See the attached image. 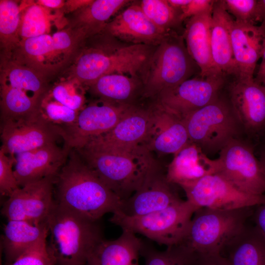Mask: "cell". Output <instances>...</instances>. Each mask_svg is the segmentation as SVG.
<instances>
[{
  "mask_svg": "<svg viewBox=\"0 0 265 265\" xmlns=\"http://www.w3.org/2000/svg\"><path fill=\"white\" fill-rule=\"evenodd\" d=\"M54 201L87 219L99 221L120 211L122 201L87 165L75 149L70 150L54 184Z\"/></svg>",
  "mask_w": 265,
  "mask_h": 265,
  "instance_id": "6da1fadb",
  "label": "cell"
},
{
  "mask_svg": "<svg viewBox=\"0 0 265 265\" xmlns=\"http://www.w3.org/2000/svg\"><path fill=\"white\" fill-rule=\"evenodd\" d=\"M87 165L124 201L141 186L158 163L145 146L75 149Z\"/></svg>",
  "mask_w": 265,
  "mask_h": 265,
  "instance_id": "7a4b0ae2",
  "label": "cell"
},
{
  "mask_svg": "<svg viewBox=\"0 0 265 265\" xmlns=\"http://www.w3.org/2000/svg\"><path fill=\"white\" fill-rule=\"evenodd\" d=\"M48 251L55 265H86L103 239L99 221L81 216L55 202L47 219Z\"/></svg>",
  "mask_w": 265,
  "mask_h": 265,
  "instance_id": "3957f363",
  "label": "cell"
},
{
  "mask_svg": "<svg viewBox=\"0 0 265 265\" xmlns=\"http://www.w3.org/2000/svg\"><path fill=\"white\" fill-rule=\"evenodd\" d=\"M255 207L232 210L198 209L183 238L175 246L196 260L221 254L228 242L247 223Z\"/></svg>",
  "mask_w": 265,
  "mask_h": 265,
  "instance_id": "277c9868",
  "label": "cell"
},
{
  "mask_svg": "<svg viewBox=\"0 0 265 265\" xmlns=\"http://www.w3.org/2000/svg\"><path fill=\"white\" fill-rule=\"evenodd\" d=\"M150 56V48L144 44L90 48L78 57L72 69L71 78L88 86L109 74L135 78L148 65Z\"/></svg>",
  "mask_w": 265,
  "mask_h": 265,
  "instance_id": "5b68a950",
  "label": "cell"
},
{
  "mask_svg": "<svg viewBox=\"0 0 265 265\" xmlns=\"http://www.w3.org/2000/svg\"><path fill=\"white\" fill-rule=\"evenodd\" d=\"M85 37L81 30L69 27L52 34L27 38L21 41L10 59L46 77L68 62Z\"/></svg>",
  "mask_w": 265,
  "mask_h": 265,
  "instance_id": "8992f818",
  "label": "cell"
},
{
  "mask_svg": "<svg viewBox=\"0 0 265 265\" xmlns=\"http://www.w3.org/2000/svg\"><path fill=\"white\" fill-rule=\"evenodd\" d=\"M197 210L186 200L164 209L139 216L116 212L109 220L122 230L141 234L168 247L176 245L181 240Z\"/></svg>",
  "mask_w": 265,
  "mask_h": 265,
  "instance_id": "52a82bcc",
  "label": "cell"
},
{
  "mask_svg": "<svg viewBox=\"0 0 265 265\" xmlns=\"http://www.w3.org/2000/svg\"><path fill=\"white\" fill-rule=\"evenodd\" d=\"M148 64L142 90L146 97L178 85L188 79L198 67L187 51L183 36L172 33L166 34Z\"/></svg>",
  "mask_w": 265,
  "mask_h": 265,
  "instance_id": "ba28073f",
  "label": "cell"
},
{
  "mask_svg": "<svg viewBox=\"0 0 265 265\" xmlns=\"http://www.w3.org/2000/svg\"><path fill=\"white\" fill-rule=\"evenodd\" d=\"M237 119L229 99L219 96L184 119L189 140L204 152L220 151L235 134Z\"/></svg>",
  "mask_w": 265,
  "mask_h": 265,
  "instance_id": "9c48e42d",
  "label": "cell"
},
{
  "mask_svg": "<svg viewBox=\"0 0 265 265\" xmlns=\"http://www.w3.org/2000/svg\"><path fill=\"white\" fill-rule=\"evenodd\" d=\"M133 106L101 99L85 106L73 125L60 127L64 147L80 148L90 139L110 131Z\"/></svg>",
  "mask_w": 265,
  "mask_h": 265,
  "instance_id": "30bf717a",
  "label": "cell"
},
{
  "mask_svg": "<svg viewBox=\"0 0 265 265\" xmlns=\"http://www.w3.org/2000/svg\"><path fill=\"white\" fill-rule=\"evenodd\" d=\"M218 159L217 173L235 187L251 195H265V176L252 147L234 138L220 151Z\"/></svg>",
  "mask_w": 265,
  "mask_h": 265,
  "instance_id": "8fae6325",
  "label": "cell"
},
{
  "mask_svg": "<svg viewBox=\"0 0 265 265\" xmlns=\"http://www.w3.org/2000/svg\"><path fill=\"white\" fill-rule=\"evenodd\" d=\"M182 188L186 200L197 209L232 210L255 207L265 203V195L242 192L217 173L207 175Z\"/></svg>",
  "mask_w": 265,
  "mask_h": 265,
  "instance_id": "7c38bea8",
  "label": "cell"
},
{
  "mask_svg": "<svg viewBox=\"0 0 265 265\" xmlns=\"http://www.w3.org/2000/svg\"><path fill=\"white\" fill-rule=\"evenodd\" d=\"M227 77L222 73L206 76L199 74L162 91L158 95V102L183 119L216 99Z\"/></svg>",
  "mask_w": 265,
  "mask_h": 265,
  "instance_id": "4fadbf2b",
  "label": "cell"
},
{
  "mask_svg": "<svg viewBox=\"0 0 265 265\" xmlns=\"http://www.w3.org/2000/svg\"><path fill=\"white\" fill-rule=\"evenodd\" d=\"M56 177H49L20 187L7 197L1 210L7 220L40 223L47 221L54 205Z\"/></svg>",
  "mask_w": 265,
  "mask_h": 265,
  "instance_id": "5bb4252c",
  "label": "cell"
},
{
  "mask_svg": "<svg viewBox=\"0 0 265 265\" xmlns=\"http://www.w3.org/2000/svg\"><path fill=\"white\" fill-rule=\"evenodd\" d=\"M0 148L12 157L52 143L61 136V129L39 114L26 118L1 121Z\"/></svg>",
  "mask_w": 265,
  "mask_h": 265,
  "instance_id": "9a60e30c",
  "label": "cell"
},
{
  "mask_svg": "<svg viewBox=\"0 0 265 265\" xmlns=\"http://www.w3.org/2000/svg\"><path fill=\"white\" fill-rule=\"evenodd\" d=\"M158 163L140 188L122 201L119 211L128 216H139L164 209L182 200L172 187Z\"/></svg>",
  "mask_w": 265,
  "mask_h": 265,
  "instance_id": "2e32d148",
  "label": "cell"
},
{
  "mask_svg": "<svg viewBox=\"0 0 265 265\" xmlns=\"http://www.w3.org/2000/svg\"><path fill=\"white\" fill-rule=\"evenodd\" d=\"M229 99L234 114L250 133L265 130V87L254 78L233 77L229 85Z\"/></svg>",
  "mask_w": 265,
  "mask_h": 265,
  "instance_id": "e0dca14e",
  "label": "cell"
},
{
  "mask_svg": "<svg viewBox=\"0 0 265 265\" xmlns=\"http://www.w3.org/2000/svg\"><path fill=\"white\" fill-rule=\"evenodd\" d=\"M148 110L149 127L143 145L151 152L174 155L189 141L183 119L159 102Z\"/></svg>",
  "mask_w": 265,
  "mask_h": 265,
  "instance_id": "ac0fdd59",
  "label": "cell"
},
{
  "mask_svg": "<svg viewBox=\"0 0 265 265\" xmlns=\"http://www.w3.org/2000/svg\"><path fill=\"white\" fill-rule=\"evenodd\" d=\"M70 151L55 143L17 155L14 172L19 186L47 177H57Z\"/></svg>",
  "mask_w": 265,
  "mask_h": 265,
  "instance_id": "d6986e66",
  "label": "cell"
},
{
  "mask_svg": "<svg viewBox=\"0 0 265 265\" xmlns=\"http://www.w3.org/2000/svg\"><path fill=\"white\" fill-rule=\"evenodd\" d=\"M230 34L237 70L235 77L254 78L257 63L265 46V26L231 23Z\"/></svg>",
  "mask_w": 265,
  "mask_h": 265,
  "instance_id": "ffe728a7",
  "label": "cell"
},
{
  "mask_svg": "<svg viewBox=\"0 0 265 265\" xmlns=\"http://www.w3.org/2000/svg\"><path fill=\"white\" fill-rule=\"evenodd\" d=\"M174 155L166 177L169 183L182 188L219 171L218 159L209 158L200 147L189 140Z\"/></svg>",
  "mask_w": 265,
  "mask_h": 265,
  "instance_id": "44dd1931",
  "label": "cell"
},
{
  "mask_svg": "<svg viewBox=\"0 0 265 265\" xmlns=\"http://www.w3.org/2000/svg\"><path fill=\"white\" fill-rule=\"evenodd\" d=\"M149 123L148 109L133 106L112 130L90 139L80 148H105L143 145Z\"/></svg>",
  "mask_w": 265,
  "mask_h": 265,
  "instance_id": "7402d4cb",
  "label": "cell"
},
{
  "mask_svg": "<svg viewBox=\"0 0 265 265\" xmlns=\"http://www.w3.org/2000/svg\"><path fill=\"white\" fill-rule=\"evenodd\" d=\"M105 28L112 36L132 44L159 43L167 33L157 27L137 4L128 7L108 23Z\"/></svg>",
  "mask_w": 265,
  "mask_h": 265,
  "instance_id": "603a6c76",
  "label": "cell"
},
{
  "mask_svg": "<svg viewBox=\"0 0 265 265\" xmlns=\"http://www.w3.org/2000/svg\"><path fill=\"white\" fill-rule=\"evenodd\" d=\"M233 20L222 1L215 0L210 28L211 54L214 68L228 77L237 75L230 34Z\"/></svg>",
  "mask_w": 265,
  "mask_h": 265,
  "instance_id": "cb8c5ba5",
  "label": "cell"
},
{
  "mask_svg": "<svg viewBox=\"0 0 265 265\" xmlns=\"http://www.w3.org/2000/svg\"><path fill=\"white\" fill-rule=\"evenodd\" d=\"M144 244L135 234L122 230L115 239H102L90 253L86 265H139Z\"/></svg>",
  "mask_w": 265,
  "mask_h": 265,
  "instance_id": "d4e9b609",
  "label": "cell"
},
{
  "mask_svg": "<svg viewBox=\"0 0 265 265\" xmlns=\"http://www.w3.org/2000/svg\"><path fill=\"white\" fill-rule=\"evenodd\" d=\"M212 12L208 11L188 19L183 35L187 51L199 67L201 76L221 73L214 68L211 54Z\"/></svg>",
  "mask_w": 265,
  "mask_h": 265,
  "instance_id": "484cf974",
  "label": "cell"
},
{
  "mask_svg": "<svg viewBox=\"0 0 265 265\" xmlns=\"http://www.w3.org/2000/svg\"><path fill=\"white\" fill-rule=\"evenodd\" d=\"M48 233L47 221L35 223L24 220H8L1 239L4 265L12 263L27 249L48 237Z\"/></svg>",
  "mask_w": 265,
  "mask_h": 265,
  "instance_id": "4316f807",
  "label": "cell"
},
{
  "mask_svg": "<svg viewBox=\"0 0 265 265\" xmlns=\"http://www.w3.org/2000/svg\"><path fill=\"white\" fill-rule=\"evenodd\" d=\"M221 255L229 265H265V238L247 223L228 242Z\"/></svg>",
  "mask_w": 265,
  "mask_h": 265,
  "instance_id": "83f0119b",
  "label": "cell"
},
{
  "mask_svg": "<svg viewBox=\"0 0 265 265\" xmlns=\"http://www.w3.org/2000/svg\"><path fill=\"white\" fill-rule=\"evenodd\" d=\"M63 9H53L30 2L22 12L19 34L21 41L50 34L53 26L62 29L67 24Z\"/></svg>",
  "mask_w": 265,
  "mask_h": 265,
  "instance_id": "f1b7e54d",
  "label": "cell"
},
{
  "mask_svg": "<svg viewBox=\"0 0 265 265\" xmlns=\"http://www.w3.org/2000/svg\"><path fill=\"white\" fill-rule=\"evenodd\" d=\"M127 0H96L78 10L70 27L82 30L86 36L105 28L109 19L129 2Z\"/></svg>",
  "mask_w": 265,
  "mask_h": 265,
  "instance_id": "f546056e",
  "label": "cell"
},
{
  "mask_svg": "<svg viewBox=\"0 0 265 265\" xmlns=\"http://www.w3.org/2000/svg\"><path fill=\"white\" fill-rule=\"evenodd\" d=\"M0 81L22 89L41 101L49 90L46 77L35 70L12 60H5Z\"/></svg>",
  "mask_w": 265,
  "mask_h": 265,
  "instance_id": "4dcf8cb0",
  "label": "cell"
},
{
  "mask_svg": "<svg viewBox=\"0 0 265 265\" xmlns=\"http://www.w3.org/2000/svg\"><path fill=\"white\" fill-rule=\"evenodd\" d=\"M12 0L0 1V47L5 60L10 59L14 51L20 44L19 34L22 10L29 3Z\"/></svg>",
  "mask_w": 265,
  "mask_h": 265,
  "instance_id": "1f68e13d",
  "label": "cell"
},
{
  "mask_svg": "<svg viewBox=\"0 0 265 265\" xmlns=\"http://www.w3.org/2000/svg\"><path fill=\"white\" fill-rule=\"evenodd\" d=\"M40 102L26 92L0 81L1 121L36 115Z\"/></svg>",
  "mask_w": 265,
  "mask_h": 265,
  "instance_id": "d6a6232c",
  "label": "cell"
},
{
  "mask_svg": "<svg viewBox=\"0 0 265 265\" xmlns=\"http://www.w3.org/2000/svg\"><path fill=\"white\" fill-rule=\"evenodd\" d=\"M135 78L121 74H107L99 78L89 88L101 99L128 104L127 102L132 98L137 87Z\"/></svg>",
  "mask_w": 265,
  "mask_h": 265,
  "instance_id": "836d02e7",
  "label": "cell"
},
{
  "mask_svg": "<svg viewBox=\"0 0 265 265\" xmlns=\"http://www.w3.org/2000/svg\"><path fill=\"white\" fill-rule=\"evenodd\" d=\"M47 93L55 100L75 111L80 112L85 106L83 85L75 78L70 77L57 83Z\"/></svg>",
  "mask_w": 265,
  "mask_h": 265,
  "instance_id": "e575fe53",
  "label": "cell"
},
{
  "mask_svg": "<svg viewBox=\"0 0 265 265\" xmlns=\"http://www.w3.org/2000/svg\"><path fill=\"white\" fill-rule=\"evenodd\" d=\"M140 6L148 19L165 33L177 22H180V13L167 0H143Z\"/></svg>",
  "mask_w": 265,
  "mask_h": 265,
  "instance_id": "d590c367",
  "label": "cell"
},
{
  "mask_svg": "<svg viewBox=\"0 0 265 265\" xmlns=\"http://www.w3.org/2000/svg\"><path fill=\"white\" fill-rule=\"evenodd\" d=\"M144 265H195V259L176 246L160 251L144 244L141 252Z\"/></svg>",
  "mask_w": 265,
  "mask_h": 265,
  "instance_id": "8d00e7d4",
  "label": "cell"
},
{
  "mask_svg": "<svg viewBox=\"0 0 265 265\" xmlns=\"http://www.w3.org/2000/svg\"><path fill=\"white\" fill-rule=\"evenodd\" d=\"M39 112L47 122L60 128L73 125L79 113L55 100L47 92L40 103Z\"/></svg>",
  "mask_w": 265,
  "mask_h": 265,
  "instance_id": "74e56055",
  "label": "cell"
},
{
  "mask_svg": "<svg viewBox=\"0 0 265 265\" xmlns=\"http://www.w3.org/2000/svg\"><path fill=\"white\" fill-rule=\"evenodd\" d=\"M226 10L233 15L235 21L256 25L261 22L258 0H222Z\"/></svg>",
  "mask_w": 265,
  "mask_h": 265,
  "instance_id": "f35d334b",
  "label": "cell"
},
{
  "mask_svg": "<svg viewBox=\"0 0 265 265\" xmlns=\"http://www.w3.org/2000/svg\"><path fill=\"white\" fill-rule=\"evenodd\" d=\"M47 238L42 239L7 265H55L48 250Z\"/></svg>",
  "mask_w": 265,
  "mask_h": 265,
  "instance_id": "ab89813d",
  "label": "cell"
},
{
  "mask_svg": "<svg viewBox=\"0 0 265 265\" xmlns=\"http://www.w3.org/2000/svg\"><path fill=\"white\" fill-rule=\"evenodd\" d=\"M15 157L8 155L0 149V193L1 196L8 197L20 187L15 177L13 166Z\"/></svg>",
  "mask_w": 265,
  "mask_h": 265,
  "instance_id": "60d3db41",
  "label": "cell"
},
{
  "mask_svg": "<svg viewBox=\"0 0 265 265\" xmlns=\"http://www.w3.org/2000/svg\"><path fill=\"white\" fill-rule=\"evenodd\" d=\"M215 1L191 0L190 2L181 11L180 15V21L212 10Z\"/></svg>",
  "mask_w": 265,
  "mask_h": 265,
  "instance_id": "b9f144b4",
  "label": "cell"
},
{
  "mask_svg": "<svg viewBox=\"0 0 265 265\" xmlns=\"http://www.w3.org/2000/svg\"><path fill=\"white\" fill-rule=\"evenodd\" d=\"M255 227L265 238V203L256 207L252 214Z\"/></svg>",
  "mask_w": 265,
  "mask_h": 265,
  "instance_id": "7bdbcfd3",
  "label": "cell"
},
{
  "mask_svg": "<svg viewBox=\"0 0 265 265\" xmlns=\"http://www.w3.org/2000/svg\"><path fill=\"white\" fill-rule=\"evenodd\" d=\"M195 265H229L221 254L203 256L197 259Z\"/></svg>",
  "mask_w": 265,
  "mask_h": 265,
  "instance_id": "ee69618b",
  "label": "cell"
},
{
  "mask_svg": "<svg viewBox=\"0 0 265 265\" xmlns=\"http://www.w3.org/2000/svg\"><path fill=\"white\" fill-rule=\"evenodd\" d=\"M93 0H69L65 1L63 7L64 11L70 12L73 11L79 10L90 4Z\"/></svg>",
  "mask_w": 265,
  "mask_h": 265,
  "instance_id": "f6af8a7d",
  "label": "cell"
},
{
  "mask_svg": "<svg viewBox=\"0 0 265 265\" xmlns=\"http://www.w3.org/2000/svg\"><path fill=\"white\" fill-rule=\"evenodd\" d=\"M261 58V61L254 80L265 87V46Z\"/></svg>",
  "mask_w": 265,
  "mask_h": 265,
  "instance_id": "bcb514c9",
  "label": "cell"
},
{
  "mask_svg": "<svg viewBox=\"0 0 265 265\" xmlns=\"http://www.w3.org/2000/svg\"><path fill=\"white\" fill-rule=\"evenodd\" d=\"M35 2L47 8L61 9L63 8L65 1L62 0H38Z\"/></svg>",
  "mask_w": 265,
  "mask_h": 265,
  "instance_id": "7dc6e473",
  "label": "cell"
},
{
  "mask_svg": "<svg viewBox=\"0 0 265 265\" xmlns=\"http://www.w3.org/2000/svg\"><path fill=\"white\" fill-rule=\"evenodd\" d=\"M190 1L191 0H167L168 2L175 10L178 12V10H180V13L182 9L186 6Z\"/></svg>",
  "mask_w": 265,
  "mask_h": 265,
  "instance_id": "c3c4849f",
  "label": "cell"
},
{
  "mask_svg": "<svg viewBox=\"0 0 265 265\" xmlns=\"http://www.w3.org/2000/svg\"><path fill=\"white\" fill-rule=\"evenodd\" d=\"M261 25L265 26V0H258Z\"/></svg>",
  "mask_w": 265,
  "mask_h": 265,
  "instance_id": "681fc988",
  "label": "cell"
},
{
  "mask_svg": "<svg viewBox=\"0 0 265 265\" xmlns=\"http://www.w3.org/2000/svg\"><path fill=\"white\" fill-rule=\"evenodd\" d=\"M260 151L259 160L262 171L265 176V147H263Z\"/></svg>",
  "mask_w": 265,
  "mask_h": 265,
  "instance_id": "f907efd6",
  "label": "cell"
},
{
  "mask_svg": "<svg viewBox=\"0 0 265 265\" xmlns=\"http://www.w3.org/2000/svg\"><path fill=\"white\" fill-rule=\"evenodd\" d=\"M263 133H264V134H265V131H264L262 134H263Z\"/></svg>",
  "mask_w": 265,
  "mask_h": 265,
  "instance_id": "816d5d0a",
  "label": "cell"
}]
</instances>
